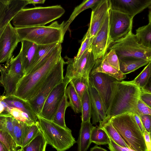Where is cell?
<instances>
[{
	"label": "cell",
	"mask_w": 151,
	"mask_h": 151,
	"mask_svg": "<svg viewBox=\"0 0 151 151\" xmlns=\"http://www.w3.org/2000/svg\"><path fill=\"white\" fill-rule=\"evenodd\" d=\"M61 51V43H59L42 65L22 77L17 86L14 96L27 101L34 98L62 58Z\"/></svg>",
	"instance_id": "cell-1"
},
{
	"label": "cell",
	"mask_w": 151,
	"mask_h": 151,
	"mask_svg": "<svg viewBox=\"0 0 151 151\" xmlns=\"http://www.w3.org/2000/svg\"><path fill=\"white\" fill-rule=\"evenodd\" d=\"M111 93L106 116L111 117L126 112L137 115L136 106L140 89L130 81H118L111 84Z\"/></svg>",
	"instance_id": "cell-2"
},
{
	"label": "cell",
	"mask_w": 151,
	"mask_h": 151,
	"mask_svg": "<svg viewBox=\"0 0 151 151\" xmlns=\"http://www.w3.org/2000/svg\"><path fill=\"white\" fill-rule=\"evenodd\" d=\"M65 12L64 8L60 5L23 8L12 21L15 28L45 26L60 17Z\"/></svg>",
	"instance_id": "cell-3"
},
{
	"label": "cell",
	"mask_w": 151,
	"mask_h": 151,
	"mask_svg": "<svg viewBox=\"0 0 151 151\" xmlns=\"http://www.w3.org/2000/svg\"><path fill=\"white\" fill-rule=\"evenodd\" d=\"M65 23L55 21L47 26L15 28L20 42L26 40L38 45H46L63 42L66 32Z\"/></svg>",
	"instance_id": "cell-4"
},
{
	"label": "cell",
	"mask_w": 151,
	"mask_h": 151,
	"mask_svg": "<svg viewBox=\"0 0 151 151\" xmlns=\"http://www.w3.org/2000/svg\"><path fill=\"white\" fill-rule=\"evenodd\" d=\"M110 122L129 148L134 151H147L143 134L133 113L126 112L112 117Z\"/></svg>",
	"instance_id": "cell-5"
},
{
	"label": "cell",
	"mask_w": 151,
	"mask_h": 151,
	"mask_svg": "<svg viewBox=\"0 0 151 151\" xmlns=\"http://www.w3.org/2000/svg\"><path fill=\"white\" fill-rule=\"evenodd\" d=\"M38 121L47 144L57 151H65L76 142L70 129L63 128L41 117H38Z\"/></svg>",
	"instance_id": "cell-6"
},
{
	"label": "cell",
	"mask_w": 151,
	"mask_h": 151,
	"mask_svg": "<svg viewBox=\"0 0 151 151\" xmlns=\"http://www.w3.org/2000/svg\"><path fill=\"white\" fill-rule=\"evenodd\" d=\"M108 49L115 50L119 60L125 57H132L151 61V48L139 44L132 31L114 41Z\"/></svg>",
	"instance_id": "cell-7"
},
{
	"label": "cell",
	"mask_w": 151,
	"mask_h": 151,
	"mask_svg": "<svg viewBox=\"0 0 151 151\" xmlns=\"http://www.w3.org/2000/svg\"><path fill=\"white\" fill-rule=\"evenodd\" d=\"M0 102L4 106L6 114L29 125L36 123L38 117L28 101L15 96L0 95Z\"/></svg>",
	"instance_id": "cell-8"
},
{
	"label": "cell",
	"mask_w": 151,
	"mask_h": 151,
	"mask_svg": "<svg viewBox=\"0 0 151 151\" xmlns=\"http://www.w3.org/2000/svg\"><path fill=\"white\" fill-rule=\"evenodd\" d=\"M0 84L4 87L5 96H14L17 86L24 74L18 54L4 65H0Z\"/></svg>",
	"instance_id": "cell-9"
},
{
	"label": "cell",
	"mask_w": 151,
	"mask_h": 151,
	"mask_svg": "<svg viewBox=\"0 0 151 151\" xmlns=\"http://www.w3.org/2000/svg\"><path fill=\"white\" fill-rule=\"evenodd\" d=\"M65 62L61 59L45 81L37 94L28 101L34 112L38 117L40 115L44 103L53 88L63 80V67Z\"/></svg>",
	"instance_id": "cell-10"
},
{
	"label": "cell",
	"mask_w": 151,
	"mask_h": 151,
	"mask_svg": "<svg viewBox=\"0 0 151 151\" xmlns=\"http://www.w3.org/2000/svg\"><path fill=\"white\" fill-rule=\"evenodd\" d=\"M133 19L127 14L110 8L109 11V46L114 41L125 36L132 31Z\"/></svg>",
	"instance_id": "cell-11"
},
{
	"label": "cell",
	"mask_w": 151,
	"mask_h": 151,
	"mask_svg": "<svg viewBox=\"0 0 151 151\" xmlns=\"http://www.w3.org/2000/svg\"><path fill=\"white\" fill-rule=\"evenodd\" d=\"M95 62L91 45L78 59H73L68 62L64 77L70 81L74 78L81 76L89 78Z\"/></svg>",
	"instance_id": "cell-12"
},
{
	"label": "cell",
	"mask_w": 151,
	"mask_h": 151,
	"mask_svg": "<svg viewBox=\"0 0 151 151\" xmlns=\"http://www.w3.org/2000/svg\"><path fill=\"white\" fill-rule=\"evenodd\" d=\"M70 81L69 79L64 77L63 81L53 88L46 99L38 117L52 121L65 94L66 88Z\"/></svg>",
	"instance_id": "cell-13"
},
{
	"label": "cell",
	"mask_w": 151,
	"mask_h": 151,
	"mask_svg": "<svg viewBox=\"0 0 151 151\" xmlns=\"http://www.w3.org/2000/svg\"><path fill=\"white\" fill-rule=\"evenodd\" d=\"M20 42L15 28L9 22L0 37V63L9 62Z\"/></svg>",
	"instance_id": "cell-14"
},
{
	"label": "cell",
	"mask_w": 151,
	"mask_h": 151,
	"mask_svg": "<svg viewBox=\"0 0 151 151\" xmlns=\"http://www.w3.org/2000/svg\"><path fill=\"white\" fill-rule=\"evenodd\" d=\"M109 12L101 27L92 40L91 47L96 60L102 58L106 55L109 47Z\"/></svg>",
	"instance_id": "cell-15"
},
{
	"label": "cell",
	"mask_w": 151,
	"mask_h": 151,
	"mask_svg": "<svg viewBox=\"0 0 151 151\" xmlns=\"http://www.w3.org/2000/svg\"><path fill=\"white\" fill-rule=\"evenodd\" d=\"M110 8L133 18L145 9L151 7V0H109Z\"/></svg>",
	"instance_id": "cell-16"
},
{
	"label": "cell",
	"mask_w": 151,
	"mask_h": 151,
	"mask_svg": "<svg viewBox=\"0 0 151 151\" xmlns=\"http://www.w3.org/2000/svg\"><path fill=\"white\" fill-rule=\"evenodd\" d=\"M89 78L92 81L102 100L106 114L111 93V84L117 80L101 73L90 75Z\"/></svg>",
	"instance_id": "cell-17"
},
{
	"label": "cell",
	"mask_w": 151,
	"mask_h": 151,
	"mask_svg": "<svg viewBox=\"0 0 151 151\" xmlns=\"http://www.w3.org/2000/svg\"><path fill=\"white\" fill-rule=\"evenodd\" d=\"M88 88L90 99L92 124L96 125L106 116L102 100L91 80L89 78Z\"/></svg>",
	"instance_id": "cell-18"
},
{
	"label": "cell",
	"mask_w": 151,
	"mask_h": 151,
	"mask_svg": "<svg viewBox=\"0 0 151 151\" xmlns=\"http://www.w3.org/2000/svg\"><path fill=\"white\" fill-rule=\"evenodd\" d=\"M110 9L109 0H102L91 12L87 32L93 37L101 27Z\"/></svg>",
	"instance_id": "cell-19"
},
{
	"label": "cell",
	"mask_w": 151,
	"mask_h": 151,
	"mask_svg": "<svg viewBox=\"0 0 151 151\" xmlns=\"http://www.w3.org/2000/svg\"><path fill=\"white\" fill-rule=\"evenodd\" d=\"M21 47L19 54L24 75L28 74L33 65L38 45L30 42H21Z\"/></svg>",
	"instance_id": "cell-20"
},
{
	"label": "cell",
	"mask_w": 151,
	"mask_h": 151,
	"mask_svg": "<svg viewBox=\"0 0 151 151\" xmlns=\"http://www.w3.org/2000/svg\"><path fill=\"white\" fill-rule=\"evenodd\" d=\"M98 73L106 74L118 81L124 79L126 77V75L120 70L116 69L109 63L107 60L106 54L102 58L96 60L95 63L90 75Z\"/></svg>",
	"instance_id": "cell-21"
},
{
	"label": "cell",
	"mask_w": 151,
	"mask_h": 151,
	"mask_svg": "<svg viewBox=\"0 0 151 151\" xmlns=\"http://www.w3.org/2000/svg\"><path fill=\"white\" fill-rule=\"evenodd\" d=\"M90 120L82 122L78 137L76 142L78 144L77 151H87L91 143V132L94 127Z\"/></svg>",
	"instance_id": "cell-22"
},
{
	"label": "cell",
	"mask_w": 151,
	"mask_h": 151,
	"mask_svg": "<svg viewBox=\"0 0 151 151\" xmlns=\"http://www.w3.org/2000/svg\"><path fill=\"white\" fill-rule=\"evenodd\" d=\"M58 43L38 45L34 63L29 74L36 70L42 65Z\"/></svg>",
	"instance_id": "cell-23"
},
{
	"label": "cell",
	"mask_w": 151,
	"mask_h": 151,
	"mask_svg": "<svg viewBox=\"0 0 151 151\" xmlns=\"http://www.w3.org/2000/svg\"><path fill=\"white\" fill-rule=\"evenodd\" d=\"M119 61L120 70L126 75L147 65L151 61L132 57H125L119 60Z\"/></svg>",
	"instance_id": "cell-24"
},
{
	"label": "cell",
	"mask_w": 151,
	"mask_h": 151,
	"mask_svg": "<svg viewBox=\"0 0 151 151\" xmlns=\"http://www.w3.org/2000/svg\"><path fill=\"white\" fill-rule=\"evenodd\" d=\"M111 118L106 117L99 123V127L102 128L109 137L117 145L122 147L128 148L117 130L110 122Z\"/></svg>",
	"instance_id": "cell-25"
},
{
	"label": "cell",
	"mask_w": 151,
	"mask_h": 151,
	"mask_svg": "<svg viewBox=\"0 0 151 151\" xmlns=\"http://www.w3.org/2000/svg\"><path fill=\"white\" fill-rule=\"evenodd\" d=\"M13 134L17 146H21L23 140L31 125L17 120L13 117Z\"/></svg>",
	"instance_id": "cell-26"
},
{
	"label": "cell",
	"mask_w": 151,
	"mask_h": 151,
	"mask_svg": "<svg viewBox=\"0 0 151 151\" xmlns=\"http://www.w3.org/2000/svg\"><path fill=\"white\" fill-rule=\"evenodd\" d=\"M136 31L135 35L138 42L144 47L151 48V22Z\"/></svg>",
	"instance_id": "cell-27"
},
{
	"label": "cell",
	"mask_w": 151,
	"mask_h": 151,
	"mask_svg": "<svg viewBox=\"0 0 151 151\" xmlns=\"http://www.w3.org/2000/svg\"><path fill=\"white\" fill-rule=\"evenodd\" d=\"M102 0H84L79 5L76 7L68 20L65 22V29L66 31L71 23L75 18L81 12L85 10L91 8L94 9Z\"/></svg>",
	"instance_id": "cell-28"
},
{
	"label": "cell",
	"mask_w": 151,
	"mask_h": 151,
	"mask_svg": "<svg viewBox=\"0 0 151 151\" xmlns=\"http://www.w3.org/2000/svg\"><path fill=\"white\" fill-rule=\"evenodd\" d=\"M65 91V94L67 99L69 106L71 107L76 113L81 112V99L78 96L73 85L69 83Z\"/></svg>",
	"instance_id": "cell-29"
},
{
	"label": "cell",
	"mask_w": 151,
	"mask_h": 151,
	"mask_svg": "<svg viewBox=\"0 0 151 151\" xmlns=\"http://www.w3.org/2000/svg\"><path fill=\"white\" fill-rule=\"evenodd\" d=\"M47 144V142L40 130L33 139L22 148L24 151H45Z\"/></svg>",
	"instance_id": "cell-30"
},
{
	"label": "cell",
	"mask_w": 151,
	"mask_h": 151,
	"mask_svg": "<svg viewBox=\"0 0 151 151\" xmlns=\"http://www.w3.org/2000/svg\"><path fill=\"white\" fill-rule=\"evenodd\" d=\"M69 106L68 99L65 94L57 110L52 121L58 125L65 129L68 128L66 126L65 119L66 108Z\"/></svg>",
	"instance_id": "cell-31"
},
{
	"label": "cell",
	"mask_w": 151,
	"mask_h": 151,
	"mask_svg": "<svg viewBox=\"0 0 151 151\" xmlns=\"http://www.w3.org/2000/svg\"><path fill=\"white\" fill-rule=\"evenodd\" d=\"M91 139V143L98 145H108L110 142L109 137L105 131L97 126H94L92 129Z\"/></svg>",
	"instance_id": "cell-32"
},
{
	"label": "cell",
	"mask_w": 151,
	"mask_h": 151,
	"mask_svg": "<svg viewBox=\"0 0 151 151\" xmlns=\"http://www.w3.org/2000/svg\"><path fill=\"white\" fill-rule=\"evenodd\" d=\"M151 73V61L147 65L141 73L131 82L140 88H144L149 83Z\"/></svg>",
	"instance_id": "cell-33"
},
{
	"label": "cell",
	"mask_w": 151,
	"mask_h": 151,
	"mask_svg": "<svg viewBox=\"0 0 151 151\" xmlns=\"http://www.w3.org/2000/svg\"><path fill=\"white\" fill-rule=\"evenodd\" d=\"M82 122L90 120L91 117V104L88 88L86 90L81 99Z\"/></svg>",
	"instance_id": "cell-34"
},
{
	"label": "cell",
	"mask_w": 151,
	"mask_h": 151,
	"mask_svg": "<svg viewBox=\"0 0 151 151\" xmlns=\"http://www.w3.org/2000/svg\"><path fill=\"white\" fill-rule=\"evenodd\" d=\"M89 81V78L81 76L74 78L69 82L73 85L81 99L88 87Z\"/></svg>",
	"instance_id": "cell-35"
},
{
	"label": "cell",
	"mask_w": 151,
	"mask_h": 151,
	"mask_svg": "<svg viewBox=\"0 0 151 151\" xmlns=\"http://www.w3.org/2000/svg\"><path fill=\"white\" fill-rule=\"evenodd\" d=\"M13 119L10 115L0 116V129L9 133L14 141Z\"/></svg>",
	"instance_id": "cell-36"
},
{
	"label": "cell",
	"mask_w": 151,
	"mask_h": 151,
	"mask_svg": "<svg viewBox=\"0 0 151 151\" xmlns=\"http://www.w3.org/2000/svg\"><path fill=\"white\" fill-rule=\"evenodd\" d=\"M40 130L38 121L31 126L23 140L21 148H22L29 143Z\"/></svg>",
	"instance_id": "cell-37"
},
{
	"label": "cell",
	"mask_w": 151,
	"mask_h": 151,
	"mask_svg": "<svg viewBox=\"0 0 151 151\" xmlns=\"http://www.w3.org/2000/svg\"><path fill=\"white\" fill-rule=\"evenodd\" d=\"M0 141L9 150H16L18 147L12 136L8 132L0 129Z\"/></svg>",
	"instance_id": "cell-38"
},
{
	"label": "cell",
	"mask_w": 151,
	"mask_h": 151,
	"mask_svg": "<svg viewBox=\"0 0 151 151\" xmlns=\"http://www.w3.org/2000/svg\"><path fill=\"white\" fill-rule=\"evenodd\" d=\"M93 37H91L87 32L84 36L81 46L79 49L77 55L73 59L76 60L78 59L84 52L90 46Z\"/></svg>",
	"instance_id": "cell-39"
},
{
	"label": "cell",
	"mask_w": 151,
	"mask_h": 151,
	"mask_svg": "<svg viewBox=\"0 0 151 151\" xmlns=\"http://www.w3.org/2000/svg\"><path fill=\"white\" fill-rule=\"evenodd\" d=\"M109 52L106 54L107 60L109 63L114 68L120 70L119 61L114 50H109Z\"/></svg>",
	"instance_id": "cell-40"
},
{
	"label": "cell",
	"mask_w": 151,
	"mask_h": 151,
	"mask_svg": "<svg viewBox=\"0 0 151 151\" xmlns=\"http://www.w3.org/2000/svg\"><path fill=\"white\" fill-rule=\"evenodd\" d=\"M137 115L139 116L144 115H151V108L144 103L139 99L138 100L136 106Z\"/></svg>",
	"instance_id": "cell-41"
},
{
	"label": "cell",
	"mask_w": 151,
	"mask_h": 151,
	"mask_svg": "<svg viewBox=\"0 0 151 151\" xmlns=\"http://www.w3.org/2000/svg\"><path fill=\"white\" fill-rule=\"evenodd\" d=\"M10 0H0V29L7 12Z\"/></svg>",
	"instance_id": "cell-42"
},
{
	"label": "cell",
	"mask_w": 151,
	"mask_h": 151,
	"mask_svg": "<svg viewBox=\"0 0 151 151\" xmlns=\"http://www.w3.org/2000/svg\"><path fill=\"white\" fill-rule=\"evenodd\" d=\"M139 99L144 103L151 107V93L144 88H141Z\"/></svg>",
	"instance_id": "cell-43"
},
{
	"label": "cell",
	"mask_w": 151,
	"mask_h": 151,
	"mask_svg": "<svg viewBox=\"0 0 151 151\" xmlns=\"http://www.w3.org/2000/svg\"><path fill=\"white\" fill-rule=\"evenodd\" d=\"M139 117L145 130L148 132L151 133V115H144Z\"/></svg>",
	"instance_id": "cell-44"
},
{
	"label": "cell",
	"mask_w": 151,
	"mask_h": 151,
	"mask_svg": "<svg viewBox=\"0 0 151 151\" xmlns=\"http://www.w3.org/2000/svg\"><path fill=\"white\" fill-rule=\"evenodd\" d=\"M108 148L110 151H134L128 148L122 147L117 145L111 138Z\"/></svg>",
	"instance_id": "cell-45"
},
{
	"label": "cell",
	"mask_w": 151,
	"mask_h": 151,
	"mask_svg": "<svg viewBox=\"0 0 151 151\" xmlns=\"http://www.w3.org/2000/svg\"><path fill=\"white\" fill-rule=\"evenodd\" d=\"M143 135L147 151H151V133H148L145 130Z\"/></svg>",
	"instance_id": "cell-46"
},
{
	"label": "cell",
	"mask_w": 151,
	"mask_h": 151,
	"mask_svg": "<svg viewBox=\"0 0 151 151\" xmlns=\"http://www.w3.org/2000/svg\"><path fill=\"white\" fill-rule=\"evenodd\" d=\"M133 114L136 123L142 131L143 134H144V131L145 130L143 126L139 116L135 114Z\"/></svg>",
	"instance_id": "cell-47"
},
{
	"label": "cell",
	"mask_w": 151,
	"mask_h": 151,
	"mask_svg": "<svg viewBox=\"0 0 151 151\" xmlns=\"http://www.w3.org/2000/svg\"><path fill=\"white\" fill-rule=\"evenodd\" d=\"M28 4H32L34 6H35V4H44L45 0H27Z\"/></svg>",
	"instance_id": "cell-48"
},
{
	"label": "cell",
	"mask_w": 151,
	"mask_h": 151,
	"mask_svg": "<svg viewBox=\"0 0 151 151\" xmlns=\"http://www.w3.org/2000/svg\"><path fill=\"white\" fill-rule=\"evenodd\" d=\"M90 151H108L106 149L97 145L91 148Z\"/></svg>",
	"instance_id": "cell-49"
},
{
	"label": "cell",
	"mask_w": 151,
	"mask_h": 151,
	"mask_svg": "<svg viewBox=\"0 0 151 151\" xmlns=\"http://www.w3.org/2000/svg\"><path fill=\"white\" fill-rule=\"evenodd\" d=\"M6 145L2 142L0 141V151H9Z\"/></svg>",
	"instance_id": "cell-50"
},
{
	"label": "cell",
	"mask_w": 151,
	"mask_h": 151,
	"mask_svg": "<svg viewBox=\"0 0 151 151\" xmlns=\"http://www.w3.org/2000/svg\"><path fill=\"white\" fill-rule=\"evenodd\" d=\"M1 115H7L6 113L5 109L4 106L0 102V116Z\"/></svg>",
	"instance_id": "cell-51"
},
{
	"label": "cell",
	"mask_w": 151,
	"mask_h": 151,
	"mask_svg": "<svg viewBox=\"0 0 151 151\" xmlns=\"http://www.w3.org/2000/svg\"><path fill=\"white\" fill-rule=\"evenodd\" d=\"M6 25L0 29V37Z\"/></svg>",
	"instance_id": "cell-52"
},
{
	"label": "cell",
	"mask_w": 151,
	"mask_h": 151,
	"mask_svg": "<svg viewBox=\"0 0 151 151\" xmlns=\"http://www.w3.org/2000/svg\"><path fill=\"white\" fill-rule=\"evenodd\" d=\"M16 151H24L23 148H21L17 150H16Z\"/></svg>",
	"instance_id": "cell-53"
},
{
	"label": "cell",
	"mask_w": 151,
	"mask_h": 151,
	"mask_svg": "<svg viewBox=\"0 0 151 151\" xmlns=\"http://www.w3.org/2000/svg\"><path fill=\"white\" fill-rule=\"evenodd\" d=\"M16 150H9V151H16Z\"/></svg>",
	"instance_id": "cell-54"
}]
</instances>
